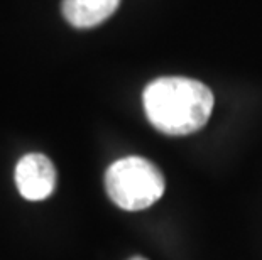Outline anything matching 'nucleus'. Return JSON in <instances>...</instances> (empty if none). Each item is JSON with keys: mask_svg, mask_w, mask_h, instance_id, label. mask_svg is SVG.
Segmentation results:
<instances>
[{"mask_svg": "<svg viewBox=\"0 0 262 260\" xmlns=\"http://www.w3.org/2000/svg\"><path fill=\"white\" fill-rule=\"evenodd\" d=\"M15 186L24 200L42 201L53 195L58 174L51 159L44 154H26L15 164Z\"/></svg>", "mask_w": 262, "mask_h": 260, "instance_id": "7ed1b4c3", "label": "nucleus"}, {"mask_svg": "<svg viewBox=\"0 0 262 260\" xmlns=\"http://www.w3.org/2000/svg\"><path fill=\"white\" fill-rule=\"evenodd\" d=\"M120 0H63V17L78 29H90L112 15Z\"/></svg>", "mask_w": 262, "mask_h": 260, "instance_id": "20e7f679", "label": "nucleus"}, {"mask_svg": "<svg viewBox=\"0 0 262 260\" xmlns=\"http://www.w3.org/2000/svg\"><path fill=\"white\" fill-rule=\"evenodd\" d=\"M150 125L166 135H189L203 129L213 110V93L205 83L185 76L150 81L142 93Z\"/></svg>", "mask_w": 262, "mask_h": 260, "instance_id": "f257e3e1", "label": "nucleus"}, {"mask_svg": "<svg viewBox=\"0 0 262 260\" xmlns=\"http://www.w3.org/2000/svg\"><path fill=\"white\" fill-rule=\"evenodd\" d=\"M129 260H147V258H144V257H132V258H129Z\"/></svg>", "mask_w": 262, "mask_h": 260, "instance_id": "39448f33", "label": "nucleus"}, {"mask_svg": "<svg viewBox=\"0 0 262 260\" xmlns=\"http://www.w3.org/2000/svg\"><path fill=\"white\" fill-rule=\"evenodd\" d=\"M105 190L108 198L125 211H141L161 200L166 179L150 160L129 156L115 160L105 173Z\"/></svg>", "mask_w": 262, "mask_h": 260, "instance_id": "f03ea898", "label": "nucleus"}]
</instances>
